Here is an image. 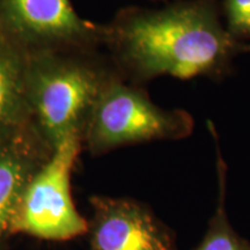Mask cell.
Instances as JSON below:
<instances>
[{"label":"cell","instance_id":"obj_8","mask_svg":"<svg viewBox=\"0 0 250 250\" xmlns=\"http://www.w3.org/2000/svg\"><path fill=\"white\" fill-rule=\"evenodd\" d=\"M27 55L0 37V142L29 123Z\"/></svg>","mask_w":250,"mask_h":250},{"label":"cell","instance_id":"obj_6","mask_svg":"<svg viewBox=\"0 0 250 250\" xmlns=\"http://www.w3.org/2000/svg\"><path fill=\"white\" fill-rule=\"evenodd\" d=\"M88 250H176L171 230L132 198L92 196Z\"/></svg>","mask_w":250,"mask_h":250},{"label":"cell","instance_id":"obj_11","mask_svg":"<svg viewBox=\"0 0 250 250\" xmlns=\"http://www.w3.org/2000/svg\"><path fill=\"white\" fill-rule=\"evenodd\" d=\"M153 1H161V0H153Z\"/></svg>","mask_w":250,"mask_h":250},{"label":"cell","instance_id":"obj_9","mask_svg":"<svg viewBox=\"0 0 250 250\" xmlns=\"http://www.w3.org/2000/svg\"><path fill=\"white\" fill-rule=\"evenodd\" d=\"M208 129L210 131L212 139L214 140L217 151L218 204L215 213L208 223V232L195 250H250V243L246 239H242L228 221L226 211L227 166L219 147L218 132L212 121H208Z\"/></svg>","mask_w":250,"mask_h":250},{"label":"cell","instance_id":"obj_7","mask_svg":"<svg viewBox=\"0 0 250 250\" xmlns=\"http://www.w3.org/2000/svg\"><path fill=\"white\" fill-rule=\"evenodd\" d=\"M52 152L31 121L0 142V250L8 248L24 192Z\"/></svg>","mask_w":250,"mask_h":250},{"label":"cell","instance_id":"obj_10","mask_svg":"<svg viewBox=\"0 0 250 250\" xmlns=\"http://www.w3.org/2000/svg\"><path fill=\"white\" fill-rule=\"evenodd\" d=\"M220 13L228 36L241 54H249L250 0H220Z\"/></svg>","mask_w":250,"mask_h":250},{"label":"cell","instance_id":"obj_1","mask_svg":"<svg viewBox=\"0 0 250 250\" xmlns=\"http://www.w3.org/2000/svg\"><path fill=\"white\" fill-rule=\"evenodd\" d=\"M101 46L122 79L136 86L161 76L223 81L241 54L224 27L220 0L122 8L101 24Z\"/></svg>","mask_w":250,"mask_h":250},{"label":"cell","instance_id":"obj_2","mask_svg":"<svg viewBox=\"0 0 250 250\" xmlns=\"http://www.w3.org/2000/svg\"><path fill=\"white\" fill-rule=\"evenodd\" d=\"M116 77L121 76L111 59L100 49L27 55L30 120L52 148L72 137L83 140L99 96Z\"/></svg>","mask_w":250,"mask_h":250},{"label":"cell","instance_id":"obj_5","mask_svg":"<svg viewBox=\"0 0 250 250\" xmlns=\"http://www.w3.org/2000/svg\"><path fill=\"white\" fill-rule=\"evenodd\" d=\"M0 37L26 55L100 49L101 24L81 18L71 0H0Z\"/></svg>","mask_w":250,"mask_h":250},{"label":"cell","instance_id":"obj_3","mask_svg":"<svg viewBox=\"0 0 250 250\" xmlns=\"http://www.w3.org/2000/svg\"><path fill=\"white\" fill-rule=\"evenodd\" d=\"M193 126L195 121L188 111L162 109L143 86L116 77L94 105L83 146L98 156L136 144L184 139L192 133Z\"/></svg>","mask_w":250,"mask_h":250},{"label":"cell","instance_id":"obj_4","mask_svg":"<svg viewBox=\"0 0 250 250\" xmlns=\"http://www.w3.org/2000/svg\"><path fill=\"white\" fill-rule=\"evenodd\" d=\"M83 140L72 137L59 144L24 192L13 233L44 241H68L88 233V220L72 197L71 179Z\"/></svg>","mask_w":250,"mask_h":250}]
</instances>
